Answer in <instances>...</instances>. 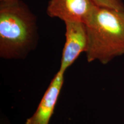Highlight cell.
Masks as SVG:
<instances>
[{
    "label": "cell",
    "instance_id": "6da1fadb",
    "mask_svg": "<svg viewBox=\"0 0 124 124\" xmlns=\"http://www.w3.org/2000/svg\"><path fill=\"white\" fill-rule=\"evenodd\" d=\"M37 17L21 0L0 5V57L24 59L38 46Z\"/></svg>",
    "mask_w": 124,
    "mask_h": 124
},
{
    "label": "cell",
    "instance_id": "7a4b0ae2",
    "mask_svg": "<svg viewBox=\"0 0 124 124\" xmlns=\"http://www.w3.org/2000/svg\"><path fill=\"white\" fill-rule=\"evenodd\" d=\"M84 24L88 62L106 64L124 55V11L98 6Z\"/></svg>",
    "mask_w": 124,
    "mask_h": 124
},
{
    "label": "cell",
    "instance_id": "3957f363",
    "mask_svg": "<svg viewBox=\"0 0 124 124\" xmlns=\"http://www.w3.org/2000/svg\"><path fill=\"white\" fill-rule=\"evenodd\" d=\"M64 23L66 41L59 70L65 72L80 54L86 53L88 47V38L86 26L83 23L67 21Z\"/></svg>",
    "mask_w": 124,
    "mask_h": 124
},
{
    "label": "cell",
    "instance_id": "277c9868",
    "mask_svg": "<svg viewBox=\"0 0 124 124\" xmlns=\"http://www.w3.org/2000/svg\"><path fill=\"white\" fill-rule=\"evenodd\" d=\"M98 7L93 0H49L46 14L64 22L85 23Z\"/></svg>",
    "mask_w": 124,
    "mask_h": 124
},
{
    "label": "cell",
    "instance_id": "5b68a950",
    "mask_svg": "<svg viewBox=\"0 0 124 124\" xmlns=\"http://www.w3.org/2000/svg\"><path fill=\"white\" fill-rule=\"evenodd\" d=\"M64 74L60 70L54 75L40 101L38 108L25 124H49L63 87Z\"/></svg>",
    "mask_w": 124,
    "mask_h": 124
},
{
    "label": "cell",
    "instance_id": "8992f818",
    "mask_svg": "<svg viewBox=\"0 0 124 124\" xmlns=\"http://www.w3.org/2000/svg\"><path fill=\"white\" fill-rule=\"evenodd\" d=\"M99 7L124 11V0H93Z\"/></svg>",
    "mask_w": 124,
    "mask_h": 124
},
{
    "label": "cell",
    "instance_id": "52a82bcc",
    "mask_svg": "<svg viewBox=\"0 0 124 124\" xmlns=\"http://www.w3.org/2000/svg\"><path fill=\"white\" fill-rule=\"evenodd\" d=\"M18 0H0V5H5L12 4V3L17 2Z\"/></svg>",
    "mask_w": 124,
    "mask_h": 124
}]
</instances>
